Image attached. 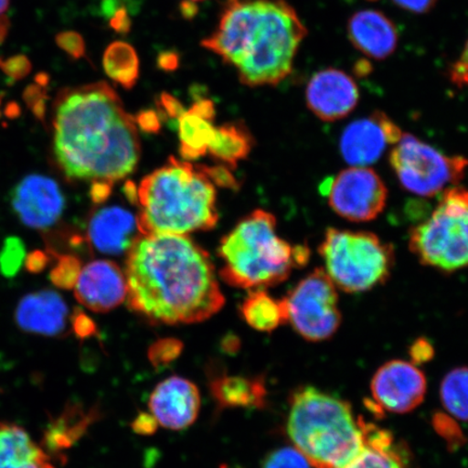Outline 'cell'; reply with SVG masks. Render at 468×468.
<instances>
[{
	"instance_id": "obj_1",
	"label": "cell",
	"mask_w": 468,
	"mask_h": 468,
	"mask_svg": "<svg viewBox=\"0 0 468 468\" xmlns=\"http://www.w3.org/2000/svg\"><path fill=\"white\" fill-rule=\"evenodd\" d=\"M127 303L152 324H192L225 305L207 251L188 236L140 234L128 250Z\"/></svg>"
},
{
	"instance_id": "obj_2",
	"label": "cell",
	"mask_w": 468,
	"mask_h": 468,
	"mask_svg": "<svg viewBox=\"0 0 468 468\" xmlns=\"http://www.w3.org/2000/svg\"><path fill=\"white\" fill-rule=\"evenodd\" d=\"M52 128L56 159L69 179L113 185L142 155L136 122L105 81L58 92Z\"/></svg>"
},
{
	"instance_id": "obj_3",
	"label": "cell",
	"mask_w": 468,
	"mask_h": 468,
	"mask_svg": "<svg viewBox=\"0 0 468 468\" xmlns=\"http://www.w3.org/2000/svg\"><path fill=\"white\" fill-rule=\"evenodd\" d=\"M307 34L286 0H241L228 5L202 46L236 69L243 85L276 86L292 73Z\"/></svg>"
},
{
	"instance_id": "obj_4",
	"label": "cell",
	"mask_w": 468,
	"mask_h": 468,
	"mask_svg": "<svg viewBox=\"0 0 468 468\" xmlns=\"http://www.w3.org/2000/svg\"><path fill=\"white\" fill-rule=\"evenodd\" d=\"M216 201L214 184L202 165L169 157L137 188L139 231L186 236L213 229L219 218Z\"/></svg>"
},
{
	"instance_id": "obj_5",
	"label": "cell",
	"mask_w": 468,
	"mask_h": 468,
	"mask_svg": "<svg viewBox=\"0 0 468 468\" xmlns=\"http://www.w3.org/2000/svg\"><path fill=\"white\" fill-rule=\"evenodd\" d=\"M286 430L315 468H343L366 446V424L349 403L310 386L292 395Z\"/></svg>"
},
{
	"instance_id": "obj_6",
	"label": "cell",
	"mask_w": 468,
	"mask_h": 468,
	"mask_svg": "<svg viewBox=\"0 0 468 468\" xmlns=\"http://www.w3.org/2000/svg\"><path fill=\"white\" fill-rule=\"evenodd\" d=\"M219 276L233 288L261 290L282 283L294 268L305 266L306 245L292 248L277 233V219L256 209L221 239Z\"/></svg>"
},
{
	"instance_id": "obj_7",
	"label": "cell",
	"mask_w": 468,
	"mask_h": 468,
	"mask_svg": "<svg viewBox=\"0 0 468 468\" xmlns=\"http://www.w3.org/2000/svg\"><path fill=\"white\" fill-rule=\"evenodd\" d=\"M324 271L346 292L370 291L388 282L395 266L393 245L377 234L329 228L319 249Z\"/></svg>"
},
{
	"instance_id": "obj_8",
	"label": "cell",
	"mask_w": 468,
	"mask_h": 468,
	"mask_svg": "<svg viewBox=\"0 0 468 468\" xmlns=\"http://www.w3.org/2000/svg\"><path fill=\"white\" fill-rule=\"evenodd\" d=\"M409 249L422 265L441 272L467 268L468 190H444L430 218L410 230Z\"/></svg>"
},
{
	"instance_id": "obj_9",
	"label": "cell",
	"mask_w": 468,
	"mask_h": 468,
	"mask_svg": "<svg viewBox=\"0 0 468 468\" xmlns=\"http://www.w3.org/2000/svg\"><path fill=\"white\" fill-rule=\"evenodd\" d=\"M389 164L403 189L424 197L458 186L468 167L466 157L444 154L407 133L391 150Z\"/></svg>"
},
{
	"instance_id": "obj_10",
	"label": "cell",
	"mask_w": 468,
	"mask_h": 468,
	"mask_svg": "<svg viewBox=\"0 0 468 468\" xmlns=\"http://www.w3.org/2000/svg\"><path fill=\"white\" fill-rule=\"evenodd\" d=\"M288 322L309 342H324L342 324L337 288L324 268L303 278L284 298Z\"/></svg>"
},
{
	"instance_id": "obj_11",
	"label": "cell",
	"mask_w": 468,
	"mask_h": 468,
	"mask_svg": "<svg viewBox=\"0 0 468 468\" xmlns=\"http://www.w3.org/2000/svg\"><path fill=\"white\" fill-rule=\"evenodd\" d=\"M321 189L330 207L344 219L366 222L377 219L386 207L388 190L370 167L350 166L324 183Z\"/></svg>"
},
{
	"instance_id": "obj_12",
	"label": "cell",
	"mask_w": 468,
	"mask_h": 468,
	"mask_svg": "<svg viewBox=\"0 0 468 468\" xmlns=\"http://www.w3.org/2000/svg\"><path fill=\"white\" fill-rule=\"evenodd\" d=\"M402 131L383 111L356 120L345 128L339 151L351 166L367 167L377 163L390 145L399 143Z\"/></svg>"
},
{
	"instance_id": "obj_13",
	"label": "cell",
	"mask_w": 468,
	"mask_h": 468,
	"mask_svg": "<svg viewBox=\"0 0 468 468\" xmlns=\"http://www.w3.org/2000/svg\"><path fill=\"white\" fill-rule=\"evenodd\" d=\"M426 378L422 371L410 362L393 360L380 367L373 377L371 391L380 410L408 413L423 402Z\"/></svg>"
},
{
	"instance_id": "obj_14",
	"label": "cell",
	"mask_w": 468,
	"mask_h": 468,
	"mask_svg": "<svg viewBox=\"0 0 468 468\" xmlns=\"http://www.w3.org/2000/svg\"><path fill=\"white\" fill-rule=\"evenodd\" d=\"M11 205L27 227L46 230L61 218L66 200L54 179L33 174L16 186L11 195Z\"/></svg>"
},
{
	"instance_id": "obj_15",
	"label": "cell",
	"mask_w": 468,
	"mask_h": 468,
	"mask_svg": "<svg viewBox=\"0 0 468 468\" xmlns=\"http://www.w3.org/2000/svg\"><path fill=\"white\" fill-rule=\"evenodd\" d=\"M359 99V87L353 76L339 69H321L306 88L307 107L322 122L345 119L354 112Z\"/></svg>"
},
{
	"instance_id": "obj_16",
	"label": "cell",
	"mask_w": 468,
	"mask_h": 468,
	"mask_svg": "<svg viewBox=\"0 0 468 468\" xmlns=\"http://www.w3.org/2000/svg\"><path fill=\"white\" fill-rule=\"evenodd\" d=\"M149 408L159 425L172 431H183L198 417L200 391L191 380L171 377L162 380L152 391Z\"/></svg>"
},
{
	"instance_id": "obj_17",
	"label": "cell",
	"mask_w": 468,
	"mask_h": 468,
	"mask_svg": "<svg viewBox=\"0 0 468 468\" xmlns=\"http://www.w3.org/2000/svg\"><path fill=\"white\" fill-rule=\"evenodd\" d=\"M74 294L91 312L109 313L126 300L125 272L113 261H91L81 269Z\"/></svg>"
},
{
	"instance_id": "obj_18",
	"label": "cell",
	"mask_w": 468,
	"mask_h": 468,
	"mask_svg": "<svg viewBox=\"0 0 468 468\" xmlns=\"http://www.w3.org/2000/svg\"><path fill=\"white\" fill-rule=\"evenodd\" d=\"M16 325L23 332L45 337H60L66 333L69 310L58 292L42 290L22 298L16 309Z\"/></svg>"
},
{
	"instance_id": "obj_19",
	"label": "cell",
	"mask_w": 468,
	"mask_h": 468,
	"mask_svg": "<svg viewBox=\"0 0 468 468\" xmlns=\"http://www.w3.org/2000/svg\"><path fill=\"white\" fill-rule=\"evenodd\" d=\"M140 234L137 218L121 207L99 208L88 220V241L105 255L128 253Z\"/></svg>"
},
{
	"instance_id": "obj_20",
	"label": "cell",
	"mask_w": 468,
	"mask_h": 468,
	"mask_svg": "<svg viewBox=\"0 0 468 468\" xmlns=\"http://www.w3.org/2000/svg\"><path fill=\"white\" fill-rule=\"evenodd\" d=\"M347 37L356 50L377 61L393 56L399 44L395 22L374 9L356 11L349 17Z\"/></svg>"
},
{
	"instance_id": "obj_21",
	"label": "cell",
	"mask_w": 468,
	"mask_h": 468,
	"mask_svg": "<svg viewBox=\"0 0 468 468\" xmlns=\"http://www.w3.org/2000/svg\"><path fill=\"white\" fill-rule=\"evenodd\" d=\"M0 468H57L42 444L20 425L0 422Z\"/></svg>"
},
{
	"instance_id": "obj_22",
	"label": "cell",
	"mask_w": 468,
	"mask_h": 468,
	"mask_svg": "<svg viewBox=\"0 0 468 468\" xmlns=\"http://www.w3.org/2000/svg\"><path fill=\"white\" fill-rule=\"evenodd\" d=\"M95 411H86L81 407L64 409L58 418L52 419L44 431L42 447L51 456L61 459L67 450L71 449L96 420Z\"/></svg>"
},
{
	"instance_id": "obj_23",
	"label": "cell",
	"mask_w": 468,
	"mask_h": 468,
	"mask_svg": "<svg viewBox=\"0 0 468 468\" xmlns=\"http://www.w3.org/2000/svg\"><path fill=\"white\" fill-rule=\"evenodd\" d=\"M210 391L219 408H262L267 390L262 378L220 376L210 383Z\"/></svg>"
},
{
	"instance_id": "obj_24",
	"label": "cell",
	"mask_w": 468,
	"mask_h": 468,
	"mask_svg": "<svg viewBox=\"0 0 468 468\" xmlns=\"http://www.w3.org/2000/svg\"><path fill=\"white\" fill-rule=\"evenodd\" d=\"M241 314L247 324L260 332L271 333L288 322L283 300H274L266 291L251 292L241 305Z\"/></svg>"
},
{
	"instance_id": "obj_25",
	"label": "cell",
	"mask_w": 468,
	"mask_h": 468,
	"mask_svg": "<svg viewBox=\"0 0 468 468\" xmlns=\"http://www.w3.org/2000/svg\"><path fill=\"white\" fill-rule=\"evenodd\" d=\"M343 468H407L393 446L388 432L366 425V446L354 461Z\"/></svg>"
},
{
	"instance_id": "obj_26",
	"label": "cell",
	"mask_w": 468,
	"mask_h": 468,
	"mask_svg": "<svg viewBox=\"0 0 468 468\" xmlns=\"http://www.w3.org/2000/svg\"><path fill=\"white\" fill-rule=\"evenodd\" d=\"M253 146V138L243 124L239 122H227L225 125L216 127L214 138L209 144V154L232 168L238 165L239 161L250 154Z\"/></svg>"
},
{
	"instance_id": "obj_27",
	"label": "cell",
	"mask_w": 468,
	"mask_h": 468,
	"mask_svg": "<svg viewBox=\"0 0 468 468\" xmlns=\"http://www.w3.org/2000/svg\"><path fill=\"white\" fill-rule=\"evenodd\" d=\"M180 139V154L186 160H196L207 154L214 138L213 122L186 110L177 122Z\"/></svg>"
},
{
	"instance_id": "obj_28",
	"label": "cell",
	"mask_w": 468,
	"mask_h": 468,
	"mask_svg": "<svg viewBox=\"0 0 468 468\" xmlns=\"http://www.w3.org/2000/svg\"><path fill=\"white\" fill-rule=\"evenodd\" d=\"M104 72L125 90L136 86L140 75L137 51L131 44L114 42L104 51Z\"/></svg>"
},
{
	"instance_id": "obj_29",
	"label": "cell",
	"mask_w": 468,
	"mask_h": 468,
	"mask_svg": "<svg viewBox=\"0 0 468 468\" xmlns=\"http://www.w3.org/2000/svg\"><path fill=\"white\" fill-rule=\"evenodd\" d=\"M444 409L456 419L468 420V367L454 368L444 377L441 388Z\"/></svg>"
},
{
	"instance_id": "obj_30",
	"label": "cell",
	"mask_w": 468,
	"mask_h": 468,
	"mask_svg": "<svg viewBox=\"0 0 468 468\" xmlns=\"http://www.w3.org/2000/svg\"><path fill=\"white\" fill-rule=\"evenodd\" d=\"M81 263L74 255H62L58 257L56 266L51 269L49 278L57 288L63 290L74 289L78 282Z\"/></svg>"
},
{
	"instance_id": "obj_31",
	"label": "cell",
	"mask_w": 468,
	"mask_h": 468,
	"mask_svg": "<svg viewBox=\"0 0 468 468\" xmlns=\"http://www.w3.org/2000/svg\"><path fill=\"white\" fill-rule=\"evenodd\" d=\"M26 259L25 244L19 238L10 237L5 239L3 249L0 250V271L5 277L14 278L19 272Z\"/></svg>"
},
{
	"instance_id": "obj_32",
	"label": "cell",
	"mask_w": 468,
	"mask_h": 468,
	"mask_svg": "<svg viewBox=\"0 0 468 468\" xmlns=\"http://www.w3.org/2000/svg\"><path fill=\"white\" fill-rule=\"evenodd\" d=\"M184 344L177 338H161L152 344L148 350L150 364L156 368L172 365L183 354Z\"/></svg>"
},
{
	"instance_id": "obj_33",
	"label": "cell",
	"mask_w": 468,
	"mask_h": 468,
	"mask_svg": "<svg viewBox=\"0 0 468 468\" xmlns=\"http://www.w3.org/2000/svg\"><path fill=\"white\" fill-rule=\"evenodd\" d=\"M312 464L294 447H284L274 450L263 459L261 468H312Z\"/></svg>"
},
{
	"instance_id": "obj_34",
	"label": "cell",
	"mask_w": 468,
	"mask_h": 468,
	"mask_svg": "<svg viewBox=\"0 0 468 468\" xmlns=\"http://www.w3.org/2000/svg\"><path fill=\"white\" fill-rule=\"evenodd\" d=\"M56 43L69 57L79 60L86 52V44L81 35L74 31L62 32L57 35Z\"/></svg>"
},
{
	"instance_id": "obj_35",
	"label": "cell",
	"mask_w": 468,
	"mask_h": 468,
	"mask_svg": "<svg viewBox=\"0 0 468 468\" xmlns=\"http://www.w3.org/2000/svg\"><path fill=\"white\" fill-rule=\"evenodd\" d=\"M448 79L459 90L468 87V38L462 54L448 69Z\"/></svg>"
},
{
	"instance_id": "obj_36",
	"label": "cell",
	"mask_w": 468,
	"mask_h": 468,
	"mask_svg": "<svg viewBox=\"0 0 468 468\" xmlns=\"http://www.w3.org/2000/svg\"><path fill=\"white\" fill-rule=\"evenodd\" d=\"M0 69L9 79L20 80L31 72V62L26 56H15L0 60Z\"/></svg>"
},
{
	"instance_id": "obj_37",
	"label": "cell",
	"mask_w": 468,
	"mask_h": 468,
	"mask_svg": "<svg viewBox=\"0 0 468 468\" xmlns=\"http://www.w3.org/2000/svg\"><path fill=\"white\" fill-rule=\"evenodd\" d=\"M157 107H159L160 113L167 117L169 120H176L178 122L181 116L186 112L183 103L177 98L168 92H163L159 99H157Z\"/></svg>"
},
{
	"instance_id": "obj_38",
	"label": "cell",
	"mask_w": 468,
	"mask_h": 468,
	"mask_svg": "<svg viewBox=\"0 0 468 468\" xmlns=\"http://www.w3.org/2000/svg\"><path fill=\"white\" fill-rule=\"evenodd\" d=\"M203 171L213 184L222 186V188L236 189L237 180L226 165H218L213 167L202 166Z\"/></svg>"
},
{
	"instance_id": "obj_39",
	"label": "cell",
	"mask_w": 468,
	"mask_h": 468,
	"mask_svg": "<svg viewBox=\"0 0 468 468\" xmlns=\"http://www.w3.org/2000/svg\"><path fill=\"white\" fill-rule=\"evenodd\" d=\"M72 330L79 338H90L96 335L97 326L84 313H76L72 317Z\"/></svg>"
},
{
	"instance_id": "obj_40",
	"label": "cell",
	"mask_w": 468,
	"mask_h": 468,
	"mask_svg": "<svg viewBox=\"0 0 468 468\" xmlns=\"http://www.w3.org/2000/svg\"><path fill=\"white\" fill-rule=\"evenodd\" d=\"M133 119L140 130L145 133H156L161 131L160 114L154 110L142 111L137 116H133Z\"/></svg>"
},
{
	"instance_id": "obj_41",
	"label": "cell",
	"mask_w": 468,
	"mask_h": 468,
	"mask_svg": "<svg viewBox=\"0 0 468 468\" xmlns=\"http://www.w3.org/2000/svg\"><path fill=\"white\" fill-rule=\"evenodd\" d=\"M397 7L414 15H425L435 8L438 0H391Z\"/></svg>"
},
{
	"instance_id": "obj_42",
	"label": "cell",
	"mask_w": 468,
	"mask_h": 468,
	"mask_svg": "<svg viewBox=\"0 0 468 468\" xmlns=\"http://www.w3.org/2000/svg\"><path fill=\"white\" fill-rule=\"evenodd\" d=\"M410 355H411L415 364H424L429 361L434 356V347L425 338H419L415 341L410 348Z\"/></svg>"
},
{
	"instance_id": "obj_43",
	"label": "cell",
	"mask_w": 468,
	"mask_h": 468,
	"mask_svg": "<svg viewBox=\"0 0 468 468\" xmlns=\"http://www.w3.org/2000/svg\"><path fill=\"white\" fill-rule=\"evenodd\" d=\"M157 426L159 423L156 422L154 415L151 413H140L136 419L133 420L132 423V429L138 435H152L157 430Z\"/></svg>"
},
{
	"instance_id": "obj_44",
	"label": "cell",
	"mask_w": 468,
	"mask_h": 468,
	"mask_svg": "<svg viewBox=\"0 0 468 468\" xmlns=\"http://www.w3.org/2000/svg\"><path fill=\"white\" fill-rule=\"evenodd\" d=\"M110 26L115 32L126 34L131 31L132 21L125 8L117 9L111 16Z\"/></svg>"
},
{
	"instance_id": "obj_45",
	"label": "cell",
	"mask_w": 468,
	"mask_h": 468,
	"mask_svg": "<svg viewBox=\"0 0 468 468\" xmlns=\"http://www.w3.org/2000/svg\"><path fill=\"white\" fill-rule=\"evenodd\" d=\"M193 113L200 115L205 120L213 122L216 115L215 105L209 99H198L189 109Z\"/></svg>"
},
{
	"instance_id": "obj_46",
	"label": "cell",
	"mask_w": 468,
	"mask_h": 468,
	"mask_svg": "<svg viewBox=\"0 0 468 468\" xmlns=\"http://www.w3.org/2000/svg\"><path fill=\"white\" fill-rule=\"evenodd\" d=\"M49 257L44 253V251H34V253L27 256L26 265L28 271L33 273H37L46 268L48 265Z\"/></svg>"
},
{
	"instance_id": "obj_47",
	"label": "cell",
	"mask_w": 468,
	"mask_h": 468,
	"mask_svg": "<svg viewBox=\"0 0 468 468\" xmlns=\"http://www.w3.org/2000/svg\"><path fill=\"white\" fill-rule=\"evenodd\" d=\"M179 61V56L176 54V52L164 51L159 58H157V66H159L163 71L172 72L178 69Z\"/></svg>"
},
{
	"instance_id": "obj_48",
	"label": "cell",
	"mask_w": 468,
	"mask_h": 468,
	"mask_svg": "<svg viewBox=\"0 0 468 468\" xmlns=\"http://www.w3.org/2000/svg\"><path fill=\"white\" fill-rule=\"evenodd\" d=\"M112 184L109 183H93L90 189V197L93 203L101 204L112 193Z\"/></svg>"
},
{
	"instance_id": "obj_49",
	"label": "cell",
	"mask_w": 468,
	"mask_h": 468,
	"mask_svg": "<svg viewBox=\"0 0 468 468\" xmlns=\"http://www.w3.org/2000/svg\"><path fill=\"white\" fill-rule=\"evenodd\" d=\"M181 11H183V15L186 17H193L197 13V8L193 2L190 0H186L183 4H181Z\"/></svg>"
},
{
	"instance_id": "obj_50",
	"label": "cell",
	"mask_w": 468,
	"mask_h": 468,
	"mask_svg": "<svg viewBox=\"0 0 468 468\" xmlns=\"http://www.w3.org/2000/svg\"><path fill=\"white\" fill-rule=\"evenodd\" d=\"M10 22L5 16H0V45L4 42L9 33Z\"/></svg>"
},
{
	"instance_id": "obj_51",
	"label": "cell",
	"mask_w": 468,
	"mask_h": 468,
	"mask_svg": "<svg viewBox=\"0 0 468 468\" xmlns=\"http://www.w3.org/2000/svg\"><path fill=\"white\" fill-rule=\"evenodd\" d=\"M222 347H224L228 353H234V351H237L239 347V339L233 336L228 337L224 345H222Z\"/></svg>"
},
{
	"instance_id": "obj_52",
	"label": "cell",
	"mask_w": 468,
	"mask_h": 468,
	"mask_svg": "<svg viewBox=\"0 0 468 468\" xmlns=\"http://www.w3.org/2000/svg\"><path fill=\"white\" fill-rule=\"evenodd\" d=\"M10 0H0V16H4L5 11L8 10Z\"/></svg>"
},
{
	"instance_id": "obj_53",
	"label": "cell",
	"mask_w": 468,
	"mask_h": 468,
	"mask_svg": "<svg viewBox=\"0 0 468 468\" xmlns=\"http://www.w3.org/2000/svg\"><path fill=\"white\" fill-rule=\"evenodd\" d=\"M231 3L241 2V0H230Z\"/></svg>"
},
{
	"instance_id": "obj_54",
	"label": "cell",
	"mask_w": 468,
	"mask_h": 468,
	"mask_svg": "<svg viewBox=\"0 0 468 468\" xmlns=\"http://www.w3.org/2000/svg\"><path fill=\"white\" fill-rule=\"evenodd\" d=\"M190 2H200V0H190Z\"/></svg>"
}]
</instances>
